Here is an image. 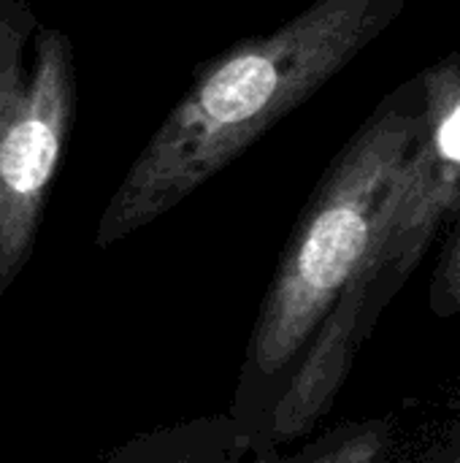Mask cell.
<instances>
[{
	"label": "cell",
	"instance_id": "obj_1",
	"mask_svg": "<svg viewBox=\"0 0 460 463\" xmlns=\"http://www.w3.org/2000/svg\"><path fill=\"white\" fill-rule=\"evenodd\" d=\"M404 0H312L268 35L241 38L201 62L108 198L95 247L160 220L239 160L279 119L336 76Z\"/></svg>",
	"mask_w": 460,
	"mask_h": 463
},
{
	"label": "cell",
	"instance_id": "obj_2",
	"mask_svg": "<svg viewBox=\"0 0 460 463\" xmlns=\"http://www.w3.org/2000/svg\"><path fill=\"white\" fill-rule=\"evenodd\" d=\"M418 136L420 111L380 109L331 163L296 222L258 309L228 412L249 437L252 458L296 364L361 269Z\"/></svg>",
	"mask_w": 460,
	"mask_h": 463
},
{
	"label": "cell",
	"instance_id": "obj_3",
	"mask_svg": "<svg viewBox=\"0 0 460 463\" xmlns=\"http://www.w3.org/2000/svg\"><path fill=\"white\" fill-rule=\"evenodd\" d=\"M76 52L30 0H0V298L33 258L76 122Z\"/></svg>",
	"mask_w": 460,
	"mask_h": 463
},
{
	"label": "cell",
	"instance_id": "obj_4",
	"mask_svg": "<svg viewBox=\"0 0 460 463\" xmlns=\"http://www.w3.org/2000/svg\"><path fill=\"white\" fill-rule=\"evenodd\" d=\"M460 203V57L426 79L420 136L390 187L366 258L328 317L320 339L336 353H358L382 307L415 271L442 220Z\"/></svg>",
	"mask_w": 460,
	"mask_h": 463
},
{
	"label": "cell",
	"instance_id": "obj_5",
	"mask_svg": "<svg viewBox=\"0 0 460 463\" xmlns=\"http://www.w3.org/2000/svg\"><path fill=\"white\" fill-rule=\"evenodd\" d=\"M252 442L230 415L195 418L127 439L92 463H247Z\"/></svg>",
	"mask_w": 460,
	"mask_h": 463
},
{
	"label": "cell",
	"instance_id": "obj_6",
	"mask_svg": "<svg viewBox=\"0 0 460 463\" xmlns=\"http://www.w3.org/2000/svg\"><path fill=\"white\" fill-rule=\"evenodd\" d=\"M396 448V426L390 418L347 420L317 437L271 450L247 463H388Z\"/></svg>",
	"mask_w": 460,
	"mask_h": 463
},
{
	"label": "cell",
	"instance_id": "obj_7",
	"mask_svg": "<svg viewBox=\"0 0 460 463\" xmlns=\"http://www.w3.org/2000/svg\"><path fill=\"white\" fill-rule=\"evenodd\" d=\"M431 307L439 315H455L460 312V233L453 241L450 252L445 255L437 279H434V290H431Z\"/></svg>",
	"mask_w": 460,
	"mask_h": 463
},
{
	"label": "cell",
	"instance_id": "obj_8",
	"mask_svg": "<svg viewBox=\"0 0 460 463\" xmlns=\"http://www.w3.org/2000/svg\"><path fill=\"white\" fill-rule=\"evenodd\" d=\"M423 463H460V426Z\"/></svg>",
	"mask_w": 460,
	"mask_h": 463
}]
</instances>
